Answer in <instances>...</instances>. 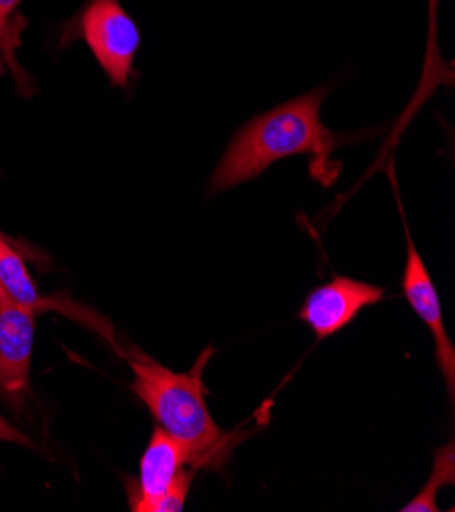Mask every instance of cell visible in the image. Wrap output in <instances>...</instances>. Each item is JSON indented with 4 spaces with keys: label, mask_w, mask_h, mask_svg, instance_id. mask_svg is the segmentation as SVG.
Wrapping results in <instances>:
<instances>
[{
    "label": "cell",
    "mask_w": 455,
    "mask_h": 512,
    "mask_svg": "<svg viewBox=\"0 0 455 512\" xmlns=\"http://www.w3.org/2000/svg\"><path fill=\"white\" fill-rule=\"evenodd\" d=\"M327 92L329 88L321 86L245 123L227 145L211 176L209 192H223L254 180L272 164L292 156H311L313 174L329 180L331 153L358 141L360 135H343L323 125L321 105Z\"/></svg>",
    "instance_id": "cell-1"
},
{
    "label": "cell",
    "mask_w": 455,
    "mask_h": 512,
    "mask_svg": "<svg viewBox=\"0 0 455 512\" xmlns=\"http://www.w3.org/2000/svg\"><path fill=\"white\" fill-rule=\"evenodd\" d=\"M213 351L209 349L188 374L162 366L154 357L129 347L125 357L133 370L131 390L143 400L158 425L182 447L186 464L194 470H223L233 449V435L225 433L211 417L202 368Z\"/></svg>",
    "instance_id": "cell-2"
},
{
    "label": "cell",
    "mask_w": 455,
    "mask_h": 512,
    "mask_svg": "<svg viewBox=\"0 0 455 512\" xmlns=\"http://www.w3.org/2000/svg\"><path fill=\"white\" fill-rule=\"evenodd\" d=\"M76 39L90 47L115 86L125 88L129 84L141 33L121 0H86L80 13L68 21L60 45L64 47Z\"/></svg>",
    "instance_id": "cell-3"
},
{
    "label": "cell",
    "mask_w": 455,
    "mask_h": 512,
    "mask_svg": "<svg viewBox=\"0 0 455 512\" xmlns=\"http://www.w3.org/2000/svg\"><path fill=\"white\" fill-rule=\"evenodd\" d=\"M384 290L353 278H333L315 288L298 313L317 339H327L345 329L368 306L380 302Z\"/></svg>",
    "instance_id": "cell-4"
},
{
    "label": "cell",
    "mask_w": 455,
    "mask_h": 512,
    "mask_svg": "<svg viewBox=\"0 0 455 512\" xmlns=\"http://www.w3.org/2000/svg\"><path fill=\"white\" fill-rule=\"evenodd\" d=\"M35 315L0 288V396L19 406L29 386Z\"/></svg>",
    "instance_id": "cell-5"
},
{
    "label": "cell",
    "mask_w": 455,
    "mask_h": 512,
    "mask_svg": "<svg viewBox=\"0 0 455 512\" xmlns=\"http://www.w3.org/2000/svg\"><path fill=\"white\" fill-rule=\"evenodd\" d=\"M186 464L182 447L162 429L156 427L141 457L139 478L129 482V506L133 512H162L164 504L178 484Z\"/></svg>",
    "instance_id": "cell-6"
},
{
    "label": "cell",
    "mask_w": 455,
    "mask_h": 512,
    "mask_svg": "<svg viewBox=\"0 0 455 512\" xmlns=\"http://www.w3.org/2000/svg\"><path fill=\"white\" fill-rule=\"evenodd\" d=\"M407 227V223H404ZM402 290L407 296L413 311L419 315V319L431 329L435 337V355L439 370L445 378L449 398L453 402L455 392V349L453 343L445 331L443 325V313L439 304V294L433 286V280L429 276V270L421 258V253L415 247V241L411 237V231L407 227V266H404L402 274Z\"/></svg>",
    "instance_id": "cell-7"
},
{
    "label": "cell",
    "mask_w": 455,
    "mask_h": 512,
    "mask_svg": "<svg viewBox=\"0 0 455 512\" xmlns=\"http://www.w3.org/2000/svg\"><path fill=\"white\" fill-rule=\"evenodd\" d=\"M0 288L7 292L13 302L31 311L33 315L52 309L70 311V306H64L39 294L33 278L27 272L23 255L9 243L3 233H0Z\"/></svg>",
    "instance_id": "cell-8"
},
{
    "label": "cell",
    "mask_w": 455,
    "mask_h": 512,
    "mask_svg": "<svg viewBox=\"0 0 455 512\" xmlns=\"http://www.w3.org/2000/svg\"><path fill=\"white\" fill-rule=\"evenodd\" d=\"M455 482V447L453 443L441 447L435 455L433 462V470L431 476L427 480V484L423 486V490L419 492V496L415 500H411L409 504H404L400 510L402 512H435L437 502H435V494L439 488L443 486H451Z\"/></svg>",
    "instance_id": "cell-9"
},
{
    "label": "cell",
    "mask_w": 455,
    "mask_h": 512,
    "mask_svg": "<svg viewBox=\"0 0 455 512\" xmlns=\"http://www.w3.org/2000/svg\"><path fill=\"white\" fill-rule=\"evenodd\" d=\"M439 3L441 0H427L429 7V37H427V62H425V76L431 74L433 70H437L439 76H443L441 72V56H439V47H437V19H439Z\"/></svg>",
    "instance_id": "cell-10"
},
{
    "label": "cell",
    "mask_w": 455,
    "mask_h": 512,
    "mask_svg": "<svg viewBox=\"0 0 455 512\" xmlns=\"http://www.w3.org/2000/svg\"><path fill=\"white\" fill-rule=\"evenodd\" d=\"M19 5H21V0H0V47L5 49V56L9 58L11 64H13V47H11L9 39L13 35L9 33V23H11L13 13L19 9ZM13 68H15V64H13Z\"/></svg>",
    "instance_id": "cell-11"
},
{
    "label": "cell",
    "mask_w": 455,
    "mask_h": 512,
    "mask_svg": "<svg viewBox=\"0 0 455 512\" xmlns=\"http://www.w3.org/2000/svg\"><path fill=\"white\" fill-rule=\"evenodd\" d=\"M0 437H17V433H13L9 429V425H5L3 421H0Z\"/></svg>",
    "instance_id": "cell-12"
},
{
    "label": "cell",
    "mask_w": 455,
    "mask_h": 512,
    "mask_svg": "<svg viewBox=\"0 0 455 512\" xmlns=\"http://www.w3.org/2000/svg\"><path fill=\"white\" fill-rule=\"evenodd\" d=\"M5 70V64H3V58H0V72H3Z\"/></svg>",
    "instance_id": "cell-13"
}]
</instances>
